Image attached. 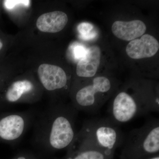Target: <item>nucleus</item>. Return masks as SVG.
Listing matches in <instances>:
<instances>
[{
	"mask_svg": "<svg viewBox=\"0 0 159 159\" xmlns=\"http://www.w3.org/2000/svg\"><path fill=\"white\" fill-rule=\"evenodd\" d=\"M78 111L73 105L54 104L35 117L32 144L40 153L51 155L67 150L77 136Z\"/></svg>",
	"mask_w": 159,
	"mask_h": 159,
	"instance_id": "nucleus-1",
	"label": "nucleus"
},
{
	"mask_svg": "<svg viewBox=\"0 0 159 159\" xmlns=\"http://www.w3.org/2000/svg\"><path fill=\"white\" fill-rule=\"evenodd\" d=\"M124 137L119 125L108 117L97 118L84 122L73 144L95 148L114 156L116 150L122 145Z\"/></svg>",
	"mask_w": 159,
	"mask_h": 159,
	"instance_id": "nucleus-2",
	"label": "nucleus"
},
{
	"mask_svg": "<svg viewBox=\"0 0 159 159\" xmlns=\"http://www.w3.org/2000/svg\"><path fill=\"white\" fill-rule=\"evenodd\" d=\"M120 159H145L159 154V121L152 119L124 137Z\"/></svg>",
	"mask_w": 159,
	"mask_h": 159,
	"instance_id": "nucleus-3",
	"label": "nucleus"
},
{
	"mask_svg": "<svg viewBox=\"0 0 159 159\" xmlns=\"http://www.w3.org/2000/svg\"><path fill=\"white\" fill-rule=\"evenodd\" d=\"M111 88V82L107 77H95L92 82L77 90L72 105L78 111L96 112L104 102V98L102 96L108 94Z\"/></svg>",
	"mask_w": 159,
	"mask_h": 159,
	"instance_id": "nucleus-4",
	"label": "nucleus"
},
{
	"mask_svg": "<svg viewBox=\"0 0 159 159\" xmlns=\"http://www.w3.org/2000/svg\"><path fill=\"white\" fill-rule=\"evenodd\" d=\"M36 113L33 110L0 113V143L11 145L20 141L33 123Z\"/></svg>",
	"mask_w": 159,
	"mask_h": 159,
	"instance_id": "nucleus-5",
	"label": "nucleus"
},
{
	"mask_svg": "<svg viewBox=\"0 0 159 159\" xmlns=\"http://www.w3.org/2000/svg\"><path fill=\"white\" fill-rule=\"evenodd\" d=\"M149 112L145 104L125 91L119 92L108 108V118L118 125Z\"/></svg>",
	"mask_w": 159,
	"mask_h": 159,
	"instance_id": "nucleus-6",
	"label": "nucleus"
},
{
	"mask_svg": "<svg viewBox=\"0 0 159 159\" xmlns=\"http://www.w3.org/2000/svg\"><path fill=\"white\" fill-rule=\"evenodd\" d=\"M34 83L28 79H20L11 83L0 100V110L6 104L20 102H33L36 99Z\"/></svg>",
	"mask_w": 159,
	"mask_h": 159,
	"instance_id": "nucleus-7",
	"label": "nucleus"
},
{
	"mask_svg": "<svg viewBox=\"0 0 159 159\" xmlns=\"http://www.w3.org/2000/svg\"><path fill=\"white\" fill-rule=\"evenodd\" d=\"M38 74L41 83L47 90L53 92L67 89V76L59 66L47 64L41 65Z\"/></svg>",
	"mask_w": 159,
	"mask_h": 159,
	"instance_id": "nucleus-8",
	"label": "nucleus"
},
{
	"mask_svg": "<svg viewBox=\"0 0 159 159\" xmlns=\"http://www.w3.org/2000/svg\"><path fill=\"white\" fill-rule=\"evenodd\" d=\"M159 49L158 41L150 34L142 35L140 39L131 41L126 48L127 55L134 59L152 57Z\"/></svg>",
	"mask_w": 159,
	"mask_h": 159,
	"instance_id": "nucleus-9",
	"label": "nucleus"
},
{
	"mask_svg": "<svg viewBox=\"0 0 159 159\" xmlns=\"http://www.w3.org/2000/svg\"><path fill=\"white\" fill-rule=\"evenodd\" d=\"M101 58L99 47L93 46L87 49L84 57L78 61L76 69L77 76L82 78L93 77L99 68Z\"/></svg>",
	"mask_w": 159,
	"mask_h": 159,
	"instance_id": "nucleus-10",
	"label": "nucleus"
},
{
	"mask_svg": "<svg viewBox=\"0 0 159 159\" xmlns=\"http://www.w3.org/2000/svg\"><path fill=\"white\" fill-rule=\"evenodd\" d=\"M111 30L116 37L128 41L143 35L146 31V26L140 20L129 22L116 21L113 24Z\"/></svg>",
	"mask_w": 159,
	"mask_h": 159,
	"instance_id": "nucleus-11",
	"label": "nucleus"
},
{
	"mask_svg": "<svg viewBox=\"0 0 159 159\" xmlns=\"http://www.w3.org/2000/svg\"><path fill=\"white\" fill-rule=\"evenodd\" d=\"M68 21L65 12L54 11L42 15L36 21V26L40 31L48 33H57L65 28Z\"/></svg>",
	"mask_w": 159,
	"mask_h": 159,
	"instance_id": "nucleus-12",
	"label": "nucleus"
},
{
	"mask_svg": "<svg viewBox=\"0 0 159 159\" xmlns=\"http://www.w3.org/2000/svg\"><path fill=\"white\" fill-rule=\"evenodd\" d=\"M66 151L64 156L54 159H113L114 157L95 148L82 147L74 144Z\"/></svg>",
	"mask_w": 159,
	"mask_h": 159,
	"instance_id": "nucleus-13",
	"label": "nucleus"
},
{
	"mask_svg": "<svg viewBox=\"0 0 159 159\" xmlns=\"http://www.w3.org/2000/svg\"><path fill=\"white\" fill-rule=\"evenodd\" d=\"M80 37L84 40H90L97 37V32L94 31V26L89 23L83 22L77 27Z\"/></svg>",
	"mask_w": 159,
	"mask_h": 159,
	"instance_id": "nucleus-14",
	"label": "nucleus"
},
{
	"mask_svg": "<svg viewBox=\"0 0 159 159\" xmlns=\"http://www.w3.org/2000/svg\"><path fill=\"white\" fill-rule=\"evenodd\" d=\"M72 51L74 59L80 61L85 55L87 49L81 44L75 43L72 46Z\"/></svg>",
	"mask_w": 159,
	"mask_h": 159,
	"instance_id": "nucleus-15",
	"label": "nucleus"
},
{
	"mask_svg": "<svg viewBox=\"0 0 159 159\" xmlns=\"http://www.w3.org/2000/svg\"><path fill=\"white\" fill-rule=\"evenodd\" d=\"M30 1L27 0H19V1H13V0H7L4 1V6L6 9H11L15 6L18 5H23L26 7H29L30 5Z\"/></svg>",
	"mask_w": 159,
	"mask_h": 159,
	"instance_id": "nucleus-16",
	"label": "nucleus"
},
{
	"mask_svg": "<svg viewBox=\"0 0 159 159\" xmlns=\"http://www.w3.org/2000/svg\"><path fill=\"white\" fill-rule=\"evenodd\" d=\"M11 159H42L33 152L29 151H23L19 152Z\"/></svg>",
	"mask_w": 159,
	"mask_h": 159,
	"instance_id": "nucleus-17",
	"label": "nucleus"
},
{
	"mask_svg": "<svg viewBox=\"0 0 159 159\" xmlns=\"http://www.w3.org/2000/svg\"><path fill=\"white\" fill-rule=\"evenodd\" d=\"M145 159H159V154Z\"/></svg>",
	"mask_w": 159,
	"mask_h": 159,
	"instance_id": "nucleus-18",
	"label": "nucleus"
},
{
	"mask_svg": "<svg viewBox=\"0 0 159 159\" xmlns=\"http://www.w3.org/2000/svg\"><path fill=\"white\" fill-rule=\"evenodd\" d=\"M2 47H3L2 43V42H1V41L0 40V50H1V49L2 48Z\"/></svg>",
	"mask_w": 159,
	"mask_h": 159,
	"instance_id": "nucleus-19",
	"label": "nucleus"
}]
</instances>
